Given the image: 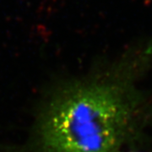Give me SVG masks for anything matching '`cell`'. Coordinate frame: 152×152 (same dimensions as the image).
Wrapping results in <instances>:
<instances>
[{
	"label": "cell",
	"instance_id": "6da1fadb",
	"mask_svg": "<svg viewBox=\"0 0 152 152\" xmlns=\"http://www.w3.org/2000/svg\"><path fill=\"white\" fill-rule=\"evenodd\" d=\"M152 47L123 55L102 75L65 89L41 126L44 152H118L140 124L145 101L139 80Z\"/></svg>",
	"mask_w": 152,
	"mask_h": 152
},
{
	"label": "cell",
	"instance_id": "7a4b0ae2",
	"mask_svg": "<svg viewBox=\"0 0 152 152\" xmlns=\"http://www.w3.org/2000/svg\"><path fill=\"white\" fill-rule=\"evenodd\" d=\"M118 152H145V151H120Z\"/></svg>",
	"mask_w": 152,
	"mask_h": 152
}]
</instances>
